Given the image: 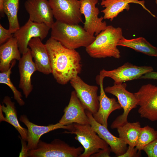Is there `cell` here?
Listing matches in <instances>:
<instances>
[{
    "mask_svg": "<svg viewBox=\"0 0 157 157\" xmlns=\"http://www.w3.org/2000/svg\"><path fill=\"white\" fill-rule=\"evenodd\" d=\"M45 44L49 56L51 73L58 83L66 84L81 72V58L75 49L66 48L51 37Z\"/></svg>",
    "mask_w": 157,
    "mask_h": 157,
    "instance_id": "obj_1",
    "label": "cell"
},
{
    "mask_svg": "<svg viewBox=\"0 0 157 157\" xmlns=\"http://www.w3.org/2000/svg\"><path fill=\"white\" fill-rule=\"evenodd\" d=\"M122 29L112 25L106 28L95 37L93 42L85 48L88 54L94 58L113 57L119 59L120 53L117 44L123 38Z\"/></svg>",
    "mask_w": 157,
    "mask_h": 157,
    "instance_id": "obj_2",
    "label": "cell"
},
{
    "mask_svg": "<svg viewBox=\"0 0 157 157\" xmlns=\"http://www.w3.org/2000/svg\"><path fill=\"white\" fill-rule=\"evenodd\" d=\"M51 29V37L69 49L86 48L95 38L94 35L89 34L79 24H70L56 21Z\"/></svg>",
    "mask_w": 157,
    "mask_h": 157,
    "instance_id": "obj_3",
    "label": "cell"
},
{
    "mask_svg": "<svg viewBox=\"0 0 157 157\" xmlns=\"http://www.w3.org/2000/svg\"><path fill=\"white\" fill-rule=\"evenodd\" d=\"M69 131L65 133L75 134V139L82 145L83 152L79 157H89L92 155L109 147L108 144L100 137L90 124H81L77 123L71 124Z\"/></svg>",
    "mask_w": 157,
    "mask_h": 157,
    "instance_id": "obj_4",
    "label": "cell"
},
{
    "mask_svg": "<svg viewBox=\"0 0 157 157\" xmlns=\"http://www.w3.org/2000/svg\"><path fill=\"white\" fill-rule=\"evenodd\" d=\"M84 151L83 147L71 146L60 139H54L49 143L40 140L35 149L28 151V157H79Z\"/></svg>",
    "mask_w": 157,
    "mask_h": 157,
    "instance_id": "obj_5",
    "label": "cell"
},
{
    "mask_svg": "<svg viewBox=\"0 0 157 157\" xmlns=\"http://www.w3.org/2000/svg\"><path fill=\"white\" fill-rule=\"evenodd\" d=\"M126 83L116 84L109 86L104 89L106 92L116 96L118 102L120 105L123 111L122 114L118 116L113 122L110 127L112 129H117L128 122L127 119L131 111L136 108L138 105V101L134 93L127 91Z\"/></svg>",
    "mask_w": 157,
    "mask_h": 157,
    "instance_id": "obj_6",
    "label": "cell"
},
{
    "mask_svg": "<svg viewBox=\"0 0 157 157\" xmlns=\"http://www.w3.org/2000/svg\"><path fill=\"white\" fill-rule=\"evenodd\" d=\"M56 21L70 24L83 22L80 0H48Z\"/></svg>",
    "mask_w": 157,
    "mask_h": 157,
    "instance_id": "obj_7",
    "label": "cell"
},
{
    "mask_svg": "<svg viewBox=\"0 0 157 157\" xmlns=\"http://www.w3.org/2000/svg\"><path fill=\"white\" fill-rule=\"evenodd\" d=\"M140 107V117L151 121H157V86L151 84L142 86L134 93Z\"/></svg>",
    "mask_w": 157,
    "mask_h": 157,
    "instance_id": "obj_8",
    "label": "cell"
},
{
    "mask_svg": "<svg viewBox=\"0 0 157 157\" xmlns=\"http://www.w3.org/2000/svg\"><path fill=\"white\" fill-rule=\"evenodd\" d=\"M51 29L44 23L34 22L28 19L13 35L21 53L23 54L27 52L29 49L28 43L31 39L38 37L42 40L46 37Z\"/></svg>",
    "mask_w": 157,
    "mask_h": 157,
    "instance_id": "obj_9",
    "label": "cell"
},
{
    "mask_svg": "<svg viewBox=\"0 0 157 157\" xmlns=\"http://www.w3.org/2000/svg\"><path fill=\"white\" fill-rule=\"evenodd\" d=\"M80 1V12L85 18L83 28L90 34L97 36L107 26L106 22L103 21V17H98L99 10L96 6L98 0Z\"/></svg>",
    "mask_w": 157,
    "mask_h": 157,
    "instance_id": "obj_10",
    "label": "cell"
},
{
    "mask_svg": "<svg viewBox=\"0 0 157 157\" xmlns=\"http://www.w3.org/2000/svg\"><path fill=\"white\" fill-rule=\"evenodd\" d=\"M151 66H137L129 62L114 69L107 71L104 69L99 73L101 76L113 79L114 84H121L125 82L140 79L145 74L153 71Z\"/></svg>",
    "mask_w": 157,
    "mask_h": 157,
    "instance_id": "obj_11",
    "label": "cell"
},
{
    "mask_svg": "<svg viewBox=\"0 0 157 157\" xmlns=\"http://www.w3.org/2000/svg\"><path fill=\"white\" fill-rule=\"evenodd\" d=\"M70 82L86 110L92 115L96 113L99 106L98 87L87 84L78 75L72 78Z\"/></svg>",
    "mask_w": 157,
    "mask_h": 157,
    "instance_id": "obj_12",
    "label": "cell"
},
{
    "mask_svg": "<svg viewBox=\"0 0 157 157\" xmlns=\"http://www.w3.org/2000/svg\"><path fill=\"white\" fill-rule=\"evenodd\" d=\"M104 78L99 75L96 78L100 88V94L98 96L99 106L98 111L92 115L97 122L107 128L108 119L110 114L113 111L122 108L115 98H109L106 95L103 87Z\"/></svg>",
    "mask_w": 157,
    "mask_h": 157,
    "instance_id": "obj_13",
    "label": "cell"
},
{
    "mask_svg": "<svg viewBox=\"0 0 157 157\" xmlns=\"http://www.w3.org/2000/svg\"><path fill=\"white\" fill-rule=\"evenodd\" d=\"M25 8L32 21L44 23L51 28L54 23L52 10L48 0H27Z\"/></svg>",
    "mask_w": 157,
    "mask_h": 157,
    "instance_id": "obj_14",
    "label": "cell"
},
{
    "mask_svg": "<svg viewBox=\"0 0 157 157\" xmlns=\"http://www.w3.org/2000/svg\"><path fill=\"white\" fill-rule=\"evenodd\" d=\"M85 110L75 91H73L71 92L69 104L64 109V115L59 122L65 125L73 123L89 124V122Z\"/></svg>",
    "mask_w": 157,
    "mask_h": 157,
    "instance_id": "obj_15",
    "label": "cell"
},
{
    "mask_svg": "<svg viewBox=\"0 0 157 157\" xmlns=\"http://www.w3.org/2000/svg\"><path fill=\"white\" fill-rule=\"evenodd\" d=\"M19 119L27 128V142L28 151L35 149L37 147L40 138L44 134L59 129L69 130L71 126V124L65 125L59 122L47 126L38 125L30 122L27 117L24 115H21Z\"/></svg>",
    "mask_w": 157,
    "mask_h": 157,
    "instance_id": "obj_16",
    "label": "cell"
},
{
    "mask_svg": "<svg viewBox=\"0 0 157 157\" xmlns=\"http://www.w3.org/2000/svg\"><path fill=\"white\" fill-rule=\"evenodd\" d=\"M85 112L89 124L100 137L108 144L116 156L119 157L124 154L128 148L127 144L119 137L112 134L107 127L97 122L91 112L86 110Z\"/></svg>",
    "mask_w": 157,
    "mask_h": 157,
    "instance_id": "obj_17",
    "label": "cell"
},
{
    "mask_svg": "<svg viewBox=\"0 0 157 157\" xmlns=\"http://www.w3.org/2000/svg\"><path fill=\"white\" fill-rule=\"evenodd\" d=\"M18 68L20 75L19 88L21 89L26 98H27L33 89L31 77L33 74L37 71L33 60L31 50L22 54L19 61Z\"/></svg>",
    "mask_w": 157,
    "mask_h": 157,
    "instance_id": "obj_18",
    "label": "cell"
},
{
    "mask_svg": "<svg viewBox=\"0 0 157 157\" xmlns=\"http://www.w3.org/2000/svg\"><path fill=\"white\" fill-rule=\"evenodd\" d=\"M42 41L38 37L32 38L29 41L28 46L37 71L48 75L52 72L50 60L46 46Z\"/></svg>",
    "mask_w": 157,
    "mask_h": 157,
    "instance_id": "obj_19",
    "label": "cell"
},
{
    "mask_svg": "<svg viewBox=\"0 0 157 157\" xmlns=\"http://www.w3.org/2000/svg\"><path fill=\"white\" fill-rule=\"evenodd\" d=\"M140 4L145 10L154 17H156L145 6V1L141 0H102L101 6L104 9L101 12L104 14V19L112 21L121 12L126 10L128 11L130 8V3Z\"/></svg>",
    "mask_w": 157,
    "mask_h": 157,
    "instance_id": "obj_20",
    "label": "cell"
},
{
    "mask_svg": "<svg viewBox=\"0 0 157 157\" xmlns=\"http://www.w3.org/2000/svg\"><path fill=\"white\" fill-rule=\"evenodd\" d=\"M0 121H6L13 126L17 131L21 138L27 141L28 130L22 127L19 123L17 111L15 103L12 101L11 98L8 96L4 98L2 105H0Z\"/></svg>",
    "mask_w": 157,
    "mask_h": 157,
    "instance_id": "obj_21",
    "label": "cell"
},
{
    "mask_svg": "<svg viewBox=\"0 0 157 157\" xmlns=\"http://www.w3.org/2000/svg\"><path fill=\"white\" fill-rule=\"evenodd\" d=\"M16 39L13 36L0 47V71H7L10 68L12 61H19L21 58Z\"/></svg>",
    "mask_w": 157,
    "mask_h": 157,
    "instance_id": "obj_22",
    "label": "cell"
},
{
    "mask_svg": "<svg viewBox=\"0 0 157 157\" xmlns=\"http://www.w3.org/2000/svg\"><path fill=\"white\" fill-rule=\"evenodd\" d=\"M117 45L129 47L150 56L157 57V48L142 37L130 39L124 38L119 40Z\"/></svg>",
    "mask_w": 157,
    "mask_h": 157,
    "instance_id": "obj_23",
    "label": "cell"
},
{
    "mask_svg": "<svg viewBox=\"0 0 157 157\" xmlns=\"http://www.w3.org/2000/svg\"><path fill=\"white\" fill-rule=\"evenodd\" d=\"M141 128L140 122H128L117 128L119 137L129 146L135 147Z\"/></svg>",
    "mask_w": 157,
    "mask_h": 157,
    "instance_id": "obj_24",
    "label": "cell"
},
{
    "mask_svg": "<svg viewBox=\"0 0 157 157\" xmlns=\"http://www.w3.org/2000/svg\"><path fill=\"white\" fill-rule=\"evenodd\" d=\"M19 1V0H4L3 3V10L8 17L9 29L13 34L20 28L17 17Z\"/></svg>",
    "mask_w": 157,
    "mask_h": 157,
    "instance_id": "obj_25",
    "label": "cell"
},
{
    "mask_svg": "<svg viewBox=\"0 0 157 157\" xmlns=\"http://www.w3.org/2000/svg\"><path fill=\"white\" fill-rule=\"evenodd\" d=\"M157 139V131L149 126L141 127L136 148L143 150L148 144Z\"/></svg>",
    "mask_w": 157,
    "mask_h": 157,
    "instance_id": "obj_26",
    "label": "cell"
},
{
    "mask_svg": "<svg viewBox=\"0 0 157 157\" xmlns=\"http://www.w3.org/2000/svg\"><path fill=\"white\" fill-rule=\"evenodd\" d=\"M16 63V60H13L11 62L10 67L8 70L5 72H1L0 83L5 84L10 87L13 93L14 99L20 106H23L24 105L25 102L22 98V96L21 93L14 86L10 78L11 69L15 65Z\"/></svg>",
    "mask_w": 157,
    "mask_h": 157,
    "instance_id": "obj_27",
    "label": "cell"
},
{
    "mask_svg": "<svg viewBox=\"0 0 157 157\" xmlns=\"http://www.w3.org/2000/svg\"><path fill=\"white\" fill-rule=\"evenodd\" d=\"M143 150L148 157H157V139L148 144Z\"/></svg>",
    "mask_w": 157,
    "mask_h": 157,
    "instance_id": "obj_28",
    "label": "cell"
},
{
    "mask_svg": "<svg viewBox=\"0 0 157 157\" xmlns=\"http://www.w3.org/2000/svg\"><path fill=\"white\" fill-rule=\"evenodd\" d=\"M8 29L4 28L0 24V44H3L13 36V35Z\"/></svg>",
    "mask_w": 157,
    "mask_h": 157,
    "instance_id": "obj_29",
    "label": "cell"
},
{
    "mask_svg": "<svg viewBox=\"0 0 157 157\" xmlns=\"http://www.w3.org/2000/svg\"><path fill=\"white\" fill-rule=\"evenodd\" d=\"M140 151L135 147H132L129 146L125 153L120 156L119 157H139Z\"/></svg>",
    "mask_w": 157,
    "mask_h": 157,
    "instance_id": "obj_30",
    "label": "cell"
},
{
    "mask_svg": "<svg viewBox=\"0 0 157 157\" xmlns=\"http://www.w3.org/2000/svg\"><path fill=\"white\" fill-rule=\"evenodd\" d=\"M111 151L110 148L108 147L107 148L103 149H101L98 152L93 154L90 157H110V154Z\"/></svg>",
    "mask_w": 157,
    "mask_h": 157,
    "instance_id": "obj_31",
    "label": "cell"
},
{
    "mask_svg": "<svg viewBox=\"0 0 157 157\" xmlns=\"http://www.w3.org/2000/svg\"><path fill=\"white\" fill-rule=\"evenodd\" d=\"M19 137L21 139L22 149L19 153V157H28V151L26 141L22 139L20 137Z\"/></svg>",
    "mask_w": 157,
    "mask_h": 157,
    "instance_id": "obj_32",
    "label": "cell"
},
{
    "mask_svg": "<svg viewBox=\"0 0 157 157\" xmlns=\"http://www.w3.org/2000/svg\"><path fill=\"white\" fill-rule=\"evenodd\" d=\"M140 78L157 80V72L153 71L147 73L142 76Z\"/></svg>",
    "mask_w": 157,
    "mask_h": 157,
    "instance_id": "obj_33",
    "label": "cell"
},
{
    "mask_svg": "<svg viewBox=\"0 0 157 157\" xmlns=\"http://www.w3.org/2000/svg\"><path fill=\"white\" fill-rule=\"evenodd\" d=\"M4 0H0V15L2 17L4 16V13L3 10V5Z\"/></svg>",
    "mask_w": 157,
    "mask_h": 157,
    "instance_id": "obj_34",
    "label": "cell"
},
{
    "mask_svg": "<svg viewBox=\"0 0 157 157\" xmlns=\"http://www.w3.org/2000/svg\"><path fill=\"white\" fill-rule=\"evenodd\" d=\"M155 2H156V4H157V0H156Z\"/></svg>",
    "mask_w": 157,
    "mask_h": 157,
    "instance_id": "obj_35",
    "label": "cell"
}]
</instances>
